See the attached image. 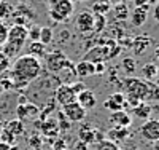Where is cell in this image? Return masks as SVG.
Returning <instances> with one entry per match:
<instances>
[{
  "label": "cell",
  "mask_w": 159,
  "mask_h": 150,
  "mask_svg": "<svg viewBox=\"0 0 159 150\" xmlns=\"http://www.w3.org/2000/svg\"><path fill=\"white\" fill-rule=\"evenodd\" d=\"M42 74V62L40 59L25 54V56H19L15 64L11 67V85L13 88H21L29 85L30 81L37 80Z\"/></svg>",
  "instance_id": "6da1fadb"
},
{
  "label": "cell",
  "mask_w": 159,
  "mask_h": 150,
  "mask_svg": "<svg viewBox=\"0 0 159 150\" xmlns=\"http://www.w3.org/2000/svg\"><path fill=\"white\" fill-rule=\"evenodd\" d=\"M124 90V96L130 99H137L140 102L147 101L148 96V81L137 77H126L121 83Z\"/></svg>",
  "instance_id": "7a4b0ae2"
},
{
  "label": "cell",
  "mask_w": 159,
  "mask_h": 150,
  "mask_svg": "<svg viewBox=\"0 0 159 150\" xmlns=\"http://www.w3.org/2000/svg\"><path fill=\"white\" fill-rule=\"evenodd\" d=\"M72 0H49V16L56 22H65L75 11Z\"/></svg>",
  "instance_id": "3957f363"
},
{
  "label": "cell",
  "mask_w": 159,
  "mask_h": 150,
  "mask_svg": "<svg viewBox=\"0 0 159 150\" xmlns=\"http://www.w3.org/2000/svg\"><path fill=\"white\" fill-rule=\"evenodd\" d=\"M29 29H25L22 24H15L11 29L7 32V40L5 42L11 43V45H16L18 48H22L24 43L27 42L29 38V34H27Z\"/></svg>",
  "instance_id": "277c9868"
},
{
  "label": "cell",
  "mask_w": 159,
  "mask_h": 150,
  "mask_svg": "<svg viewBox=\"0 0 159 150\" xmlns=\"http://www.w3.org/2000/svg\"><path fill=\"white\" fill-rule=\"evenodd\" d=\"M45 58H46V67L51 72H61L62 69H65V67H70V62L65 59V56L61 51L45 54Z\"/></svg>",
  "instance_id": "5b68a950"
},
{
  "label": "cell",
  "mask_w": 159,
  "mask_h": 150,
  "mask_svg": "<svg viewBox=\"0 0 159 150\" xmlns=\"http://www.w3.org/2000/svg\"><path fill=\"white\" fill-rule=\"evenodd\" d=\"M92 27H94V13L91 11L78 13L75 18V29L80 34H88V32H92Z\"/></svg>",
  "instance_id": "8992f818"
},
{
  "label": "cell",
  "mask_w": 159,
  "mask_h": 150,
  "mask_svg": "<svg viewBox=\"0 0 159 150\" xmlns=\"http://www.w3.org/2000/svg\"><path fill=\"white\" fill-rule=\"evenodd\" d=\"M62 114L72 123H78V121H83L86 118V109H83L78 102H72L69 105L62 107Z\"/></svg>",
  "instance_id": "52a82bcc"
},
{
  "label": "cell",
  "mask_w": 159,
  "mask_h": 150,
  "mask_svg": "<svg viewBox=\"0 0 159 150\" xmlns=\"http://www.w3.org/2000/svg\"><path fill=\"white\" fill-rule=\"evenodd\" d=\"M54 98H56V102L59 105H69L72 102H76V94L73 93L72 86L69 83H65V85H59L56 93H54Z\"/></svg>",
  "instance_id": "ba28073f"
},
{
  "label": "cell",
  "mask_w": 159,
  "mask_h": 150,
  "mask_svg": "<svg viewBox=\"0 0 159 150\" xmlns=\"http://www.w3.org/2000/svg\"><path fill=\"white\" fill-rule=\"evenodd\" d=\"M140 134L145 141L154 142L159 139V120H147L140 126Z\"/></svg>",
  "instance_id": "9c48e42d"
},
{
  "label": "cell",
  "mask_w": 159,
  "mask_h": 150,
  "mask_svg": "<svg viewBox=\"0 0 159 150\" xmlns=\"http://www.w3.org/2000/svg\"><path fill=\"white\" fill-rule=\"evenodd\" d=\"M110 123L115 128H129L130 126V114L126 110H116V112H110Z\"/></svg>",
  "instance_id": "30bf717a"
},
{
  "label": "cell",
  "mask_w": 159,
  "mask_h": 150,
  "mask_svg": "<svg viewBox=\"0 0 159 150\" xmlns=\"http://www.w3.org/2000/svg\"><path fill=\"white\" fill-rule=\"evenodd\" d=\"M80 138H81V141L83 142H86V144H91V142H100V141H103L102 139V134L97 131V129H92L89 125H84L81 129H80Z\"/></svg>",
  "instance_id": "8fae6325"
},
{
  "label": "cell",
  "mask_w": 159,
  "mask_h": 150,
  "mask_svg": "<svg viewBox=\"0 0 159 150\" xmlns=\"http://www.w3.org/2000/svg\"><path fill=\"white\" fill-rule=\"evenodd\" d=\"M76 102L81 105L83 109H92V107H96V94L92 93L91 90H84L81 91L80 94H76Z\"/></svg>",
  "instance_id": "7c38bea8"
},
{
  "label": "cell",
  "mask_w": 159,
  "mask_h": 150,
  "mask_svg": "<svg viewBox=\"0 0 159 150\" xmlns=\"http://www.w3.org/2000/svg\"><path fill=\"white\" fill-rule=\"evenodd\" d=\"M153 45L151 38L148 35H139L134 38V42H132V50H134V53L137 54H143L147 50H150V46Z\"/></svg>",
  "instance_id": "4fadbf2b"
},
{
  "label": "cell",
  "mask_w": 159,
  "mask_h": 150,
  "mask_svg": "<svg viewBox=\"0 0 159 150\" xmlns=\"http://www.w3.org/2000/svg\"><path fill=\"white\" fill-rule=\"evenodd\" d=\"M75 74H76L78 77H81V78H88V77L96 75V72H94V62L86 61V59L76 62V65H75Z\"/></svg>",
  "instance_id": "5bb4252c"
},
{
  "label": "cell",
  "mask_w": 159,
  "mask_h": 150,
  "mask_svg": "<svg viewBox=\"0 0 159 150\" xmlns=\"http://www.w3.org/2000/svg\"><path fill=\"white\" fill-rule=\"evenodd\" d=\"M129 19H130L132 26H135V27H142L145 22H147V19H148V10L135 7L134 10L130 11Z\"/></svg>",
  "instance_id": "9a60e30c"
},
{
  "label": "cell",
  "mask_w": 159,
  "mask_h": 150,
  "mask_svg": "<svg viewBox=\"0 0 159 150\" xmlns=\"http://www.w3.org/2000/svg\"><path fill=\"white\" fill-rule=\"evenodd\" d=\"M132 114L140 120H148L150 114H151V105L148 102H140L139 105H135L134 109H132Z\"/></svg>",
  "instance_id": "2e32d148"
},
{
  "label": "cell",
  "mask_w": 159,
  "mask_h": 150,
  "mask_svg": "<svg viewBox=\"0 0 159 150\" xmlns=\"http://www.w3.org/2000/svg\"><path fill=\"white\" fill-rule=\"evenodd\" d=\"M29 54L37 59L40 58H45V54H46V45H43L42 42H32L29 45Z\"/></svg>",
  "instance_id": "e0dca14e"
},
{
  "label": "cell",
  "mask_w": 159,
  "mask_h": 150,
  "mask_svg": "<svg viewBox=\"0 0 159 150\" xmlns=\"http://www.w3.org/2000/svg\"><path fill=\"white\" fill-rule=\"evenodd\" d=\"M3 129H7L8 133H11L15 138H18V136H21L24 133V126H22V121L19 120H10L7 126H3Z\"/></svg>",
  "instance_id": "ac0fdd59"
},
{
  "label": "cell",
  "mask_w": 159,
  "mask_h": 150,
  "mask_svg": "<svg viewBox=\"0 0 159 150\" xmlns=\"http://www.w3.org/2000/svg\"><path fill=\"white\" fill-rule=\"evenodd\" d=\"M156 72H157V65L154 62H147L143 67H142V75H143V80L147 81H151L156 78Z\"/></svg>",
  "instance_id": "d6986e66"
},
{
  "label": "cell",
  "mask_w": 159,
  "mask_h": 150,
  "mask_svg": "<svg viewBox=\"0 0 159 150\" xmlns=\"http://www.w3.org/2000/svg\"><path fill=\"white\" fill-rule=\"evenodd\" d=\"M129 134V129L127 128H115L111 131H108V139L111 142H116V141H124Z\"/></svg>",
  "instance_id": "ffe728a7"
},
{
  "label": "cell",
  "mask_w": 159,
  "mask_h": 150,
  "mask_svg": "<svg viewBox=\"0 0 159 150\" xmlns=\"http://www.w3.org/2000/svg\"><path fill=\"white\" fill-rule=\"evenodd\" d=\"M111 10V5L107 2V0H97V2L92 3V11L91 13H96V15H105Z\"/></svg>",
  "instance_id": "44dd1931"
},
{
  "label": "cell",
  "mask_w": 159,
  "mask_h": 150,
  "mask_svg": "<svg viewBox=\"0 0 159 150\" xmlns=\"http://www.w3.org/2000/svg\"><path fill=\"white\" fill-rule=\"evenodd\" d=\"M121 67H123V70L126 72L127 77H132L135 74V70H137V62L132 58H124L123 62H121Z\"/></svg>",
  "instance_id": "7402d4cb"
},
{
  "label": "cell",
  "mask_w": 159,
  "mask_h": 150,
  "mask_svg": "<svg viewBox=\"0 0 159 150\" xmlns=\"http://www.w3.org/2000/svg\"><path fill=\"white\" fill-rule=\"evenodd\" d=\"M54 38V32H52L51 27H42L40 29V37H38V42H42L43 45H49Z\"/></svg>",
  "instance_id": "603a6c76"
},
{
  "label": "cell",
  "mask_w": 159,
  "mask_h": 150,
  "mask_svg": "<svg viewBox=\"0 0 159 150\" xmlns=\"http://www.w3.org/2000/svg\"><path fill=\"white\" fill-rule=\"evenodd\" d=\"M40 128H42V131L48 136H56L57 134V123L52 121V120H48V121H45V123H42Z\"/></svg>",
  "instance_id": "cb8c5ba5"
},
{
  "label": "cell",
  "mask_w": 159,
  "mask_h": 150,
  "mask_svg": "<svg viewBox=\"0 0 159 150\" xmlns=\"http://www.w3.org/2000/svg\"><path fill=\"white\" fill-rule=\"evenodd\" d=\"M151 101H159V85L148 81V96L145 102H151Z\"/></svg>",
  "instance_id": "d4e9b609"
},
{
  "label": "cell",
  "mask_w": 159,
  "mask_h": 150,
  "mask_svg": "<svg viewBox=\"0 0 159 150\" xmlns=\"http://www.w3.org/2000/svg\"><path fill=\"white\" fill-rule=\"evenodd\" d=\"M113 11H115V18H116V19H127V18H129V11H127L126 3L115 5V7H113Z\"/></svg>",
  "instance_id": "484cf974"
},
{
  "label": "cell",
  "mask_w": 159,
  "mask_h": 150,
  "mask_svg": "<svg viewBox=\"0 0 159 150\" xmlns=\"http://www.w3.org/2000/svg\"><path fill=\"white\" fill-rule=\"evenodd\" d=\"M105 24H107V21H105V16L103 15H96L94 13V27H92V32H100Z\"/></svg>",
  "instance_id": "4316f807"
},
{
  "label": "cell",
  "mask_w": 159,
  "mask_h": 150,
  "mask_svg": "<svg viewBox=\"0 0 159 150\" xmlns=\"http://www.w3.org/2000/svg\"><path fill=\"white\" fill-rule=\"evenodd\" d=\"M94 148L96 150H121L119 147H116L115 145V142H111V141H100V142H97L96 145H94Z\"/></svg>",
  "instance_id": "83f0119b"
},
{
  "label": "cell",
  "mask_w": 159,
  "mask_h": 150,
  "mask_svg": "<svg viewBox=\"0 0 159 150\" xmlns=\"http://www.w3.org/2000/svg\"><path fill=\"white\" fill-rule=\"evenodd\" d=\"M0 141L5 142V144H8V145H15L16 138H15L11 133H8L7 129H2V133H0Z\"/></svg>",
  "instance_id": "f1b7e54d"
},
{
  "label": "cell",
  "mask_w": 159,
  "mask_h": 150,
  "mask_svg": "<svg viewBox=\"0 0 159 150\" xmlns=\"http://www.w3.org/2000/svg\"><path fill=\"white\" fill-rule=\"evenodd\" d=\"M10 65H11V61L2 53V50H0V74L7 72V70L10 69Z\"/></svg>",
  "instance_id": "f546056e"
},
{
  "label": "cell",
  "mask_w": 159,
  "mask_h": 150,
  "mask_svg": "<svg viewBox=\"0 0 159 150\" xmlns=\"http://www.w3.org/2000/svg\"><path fill=\"white\" fill-rule=\"evenodd\" d=\"M11 11H13V8L8 5V3H5V2H2L0 3V18H8L10 15H11Z\"/></svg>",
  "instance_id": "4dcf8cb0"
},
{
  "label": "cell",
  "mask_w": 159,
  "mask_h": 150,
  "mask_svg": "<svg viewBox=\"0 0 159 150\" xmlns=\"http://www.w3.org/2000/svg\"><path fill=\"white\" fill-rule=\"evenodd\" d=\"M70 86H72V90H73V93H75V94H80L81 91H84V90L88 88L84 83H81V81H73V83H72Z\"/></svg>",
  "instance_id": "1f68e13d"
},
{
  "label": "cell",
  "mask_w": 159,
  "mask_h": 150,
  "mask_svg": "<svg viewBox=\"0 0 159 150\" xmlns=\"http://www.w3.org/2000/svg\"><path fill=\"white\" fill-rule=\"evenodd\" d=\"M29 34V38L32 42H38V37H40V27H32L30 31H27Z\"/></svg>",
  "instance_id": "d6a6232c"
},
{
  "label": "cell",
  "mask_w": 159,
  "mask_h": 150,
  "mask_svg": "<svg viewBox=\"0 0 159 150\" xmlns=\"http://www.w3.org/2000/svg\"><path fill=\"white\" fill-rule=\"evenodd\" d=\"M52 148L54 150H67V144L64 142V139H56L54 144H52Z\"/></svg>",
  "instance_id": "836d02e7"
},
{
  "label": "cell",
  "mask_w": 159,
  "mask_h": 150,
  "mask_svg": "<svg viewBox=\"0 0 159 150\" xmlns=\"http://www.w3.org/2000/svg\"><path fill=\"white\" fill-rule=\"evenodd\" d=\"M134 5L139 7V8L150 10V0H134Z\"/></svg>",
  "instance_id": "e575fe53"
},
{
  "label": "cell",
  "mask_w": 159,
  "mask_h": 150,
  "mask_svg": "<svg viewBox=\"0 0 159 150\" xmlns=\"http://www.w3.org/2000/svg\"><path fill=\"white\" fill-rule=\"evenodd\" d=\"M94 72L97 75L103 74L105 72V62H94Z\"/></svg>",
  "instance_id": "d590c367"
},
{
  "label": "cell",
  "mask_w": 159,
  "mask_h": 150,
  "mask_svg": "<svg viewBox=\"0 0 159 150\" xmlns=\"http://www.w3.org/2000/svg\"><path fill=\"white\" fill-rule=\"evenodd\" d=\"M153 18H154V21L159 24V3H156V5L153 7Z\"/></svg>",
  "instance_id": "8d00e7d4"
},
{
  "label": "cell",
  "mask_w": 159,
  "mask_h": 150,
  "mask_svg": "<svg viewBox=\"0 0 159 150\" xmlns=\"http://www.w3.org/2000/svg\"><path fill=\"white\" fill-rule=\"evenodd\" d=\"M107 2H108L111 7H115V5H119V3H124V0H107Z\"/></svg>",
  "instance_id": "74e56055"
},
{
  "label": "cell",
  "mask_w": 159,
  "mask_h": 150,
  "mask_svg": "<svg viewBox=\"0 0 159 150\" xmlns=\"http://www.w3.org/2000/svg\"><path fill=\"white\" fill-rule=\"evenodd\" d=\"M0 150H10V145L5 142H0Z\"/></svg>",
  "instance_id": "f35d334b"
},
{
  "label": "cell",
  "mask_w": 159,
  "mask_h": 150,
  "mask_svg": "<svg viewBox=\"0 0 159 150\" xmlns=\"http://www.w3.org/2000/svg\"><path fill=\"white\" fill-rule=\"evenodd\" d=\"M154 58H156V61H159V45H157L156 50H154Z\"/></svg>",
  "instance_id": "ab89813d"
},
{
  "label": "cell",
  "mask_w": 159,
  "mask_h": 150,
  "mask_svg": "<svg viewBox=\"0 0 159 150\" xmlns=\"http://www.w3.org/2000/svg\"><path fill=\"white\" fill-rule=\"evenodd\" d=\"M153 150H159V139L153 142Z\"/></svg>",
  "instance_id": "60d3db41"
},
{
  "label": "cell",
  "mask_w": 159,
  "mask_h": 150,
  "mask_svg": "<svg viewBox=\"0 0 159 150\" xmlns=\"http://www.w3.org/2000/svg\"><path fill=\"white\" fill-rule=\"evenodd\" d=\"M154 80H156V83L159 85V65H157V72H156V78Z\"/></svg>",
  "instance_id": "b9f144b4"
},
{
  "label": "cell",
  "mask_w": 159,
  "mask_h": 150,
  "mask_svg": "<svg viewBox=\"0 0 159 150\" xmlns=\"http://www.w3.org/2000/svg\"><path fill=\"white\" fill-rule=\"evenodd\" d=\"M10 150H21L18 145H10Z\"/></svg>",
  "instance_id": "7bdbcfd3"
},
{
  "label": "cell",
  "mask_w": 159,
  "mask_h": 150,
  "mask_svg": "<svg viewBox=\"0 0 159 150\" xmlns=\"http://www.w3.org/2000/svg\"><path fill=\"white\" fill-rule=\"evenodd\" d=\"M72 2L75 3V2H88V0H72Z\"/></svg>",
  "instance_id": "ee69618b"
},
{
  "label": "cell",
  "mask_w": 159,
  "mask_h": 150,
  "mask_svg": "<svg viewBox=\"0 0 159 150\" xmlns=\"http://www.w3.org/2000/svg\"><path fill=\"white\" fill-rule=\"evenodd\" d=\"M2 129H3V126H2V123H0V133H2Z\"/></svg>",
  "instance_id": "f6af8a7d"
}]
</instances>
